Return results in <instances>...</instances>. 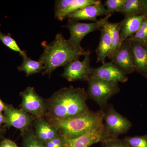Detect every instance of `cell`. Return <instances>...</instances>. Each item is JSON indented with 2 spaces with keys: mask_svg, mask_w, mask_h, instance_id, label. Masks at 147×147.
<instances>
[{
  "mask_svg": "<svg viewBox=\"0 0 147 147\" xmlns=\"http://www.w3.org/2000/svg\"><path fill=\"white\" fill-rule=\"evenodd\" d=\"M41 44L44 49L39 59L44 66L42 74L49 76L58 67L65 66L72 61L79 60L81 56L90 53L83 48H76L62 33L56 35L55 39L50 43L44 41Z\"/></svg>",
  "mask_w": 147,
  "mask_h": 147,
  "instance_id": "obj_2",
  "label": "cell"
},
{
  "mask_svg": "<svg viewBox=\"0 0 147 147\" xmlns=\"http://www.w3.org/2000/svg\"><path fill=\"white\" fill-rule=\"evenodd\" d=\"M6 131V129L3 126H0V142L4 138L5 134Z\"/></svg>",
  "mask_w": 147,
  "mask_h": 147,
  "instance_id": "obj_32",
  "label": "cell"
},
{
  "mask_svg": "<svg viewBox=\"0 0 147 147\" xmlns=\"http://www.w3.org/2000/svg\"><path fill=\"white\" fill-rule=\"evenodd\" d=\"M106 24L100 30L101 35L100 41L96 50L97 63L100 62L102 64L105 63V59L108 57L112 49L111 36L106 28Z\"/></svg>",
  "mask_w": 147,
  "mask_h": 147,
  "instance_id": "obj_17",
  "label": "cell"
},
{
  "mask_svg": "<svg viewBox=\"0 0 147 147\" xmlns=\"http://www.w3.org/2000/svg\"><path fill=\"white\" fill-rule=\"evenodd\" d=\"M87 92L72 86L55 92L46 101V119L65 120L84 115L90 111L87 104Z\"/></svg>",
  "mask_w": 147,
  "mask_h": 147,
  "instance_id": "obj_1",
  "label": "cell"
},
{
  "mask_svg": "<svg viewBox=\"0 0 147 147\" xmlns=\"http://www.w3.org/2000/svg\"><path fill=\"white\" fill-rule=\"evenodd\" d=\"M91 76L118 83H125L128 80L126 74L112 61L105 62L96 68L92 67Z\"/></svg>",
  "mask_w": 147,
  "mask_h": 147,
  "instance_id": "obj_12",
  "label": "cell"
},
{
  "mask_svg": "<svg viewBox=\"0 0 147 147\" xmlns=\"http://www.w3.org/2000/svg\"><path fill=\"white\" fill-rule=\"evenodd\" d=\"M19 94L22 98L21 109L35 118H45L47 112L46 101L37 93L34 88L27 87Z\"/></svg>",
  "mask_w": 147,
  "mask_h": 147,
  "instance_id": "obj_7",
  "label": "cell"
},
{
  "mask_svg": "<svg viewBox=\"0 0 147 147\" xmlns=\"http://www.w3.org/2000/svg\"><path fill=\"white\" fill-rule=\"evenodd\" d=\"M45 147H64L62 138L60 135L45 144Z\"/></svg>",
  "mask_w": 147,
  "mask_h": 147,
  "instance_id": "obj_29",
  "label": "cell"
},
{
  "mask_svg": "<svg viewBox=\"0 0 147 147\" xmlns=\"http://www.w3.org/2000/svg\"></svg>",
  "mask_w": 147,
  "mask_h": 147,
  "instance_id": "obj_35",
  "label": "cell"
},
{
  "mask_svg": "<svg viewBox=\"0 0 147 147\" xmlns=\"http://www.w3.org/2000/svg\"><path fill=\"white\" fill-rule=\"evenodd\" d=\"M90 53L85 56L84 60L72 61L64 66V71L61 76L69 82L87 81L91 76L90 66Z\"/></svg>",
  "mask_w": 147,
  "mask_h": 147,
  "instance_id": "obj_9",
  "label": "cell"
},
{
  "mask_svg": "<svg viewBox=\"0 0 147 147\" xmlns=\"http://www.w3.org/2000/svg\"><path fill=\"white\" fill-rule=\"evenodd\" d=\"M106 28L110 33L112 40V49L108 58L110 60L121 45L120 36L119 23H112L108 22L106 24Z\"/></svg>",
  "mask_w": 147,
  "mask_h": 147,
  "instance_id": "obj_20",
  "label": "cell"
},
{
  "mask_svg": "<svg viewBox=\"0 0 147 147\" xmlns=\"http://www.w3.org/2000/svg\"><path fill=\"white\" fill-rule=\"evenodd\" d=\"M21 134L23 137V147H45V144L37 138L33 127Z\"/></svg>",
  "mask_w": 147,
  "mask_h": 147,
  "instance_id": "obj_22",
  "label": "cell"
},
{
  "mask_svg": "<svg viewBox=\"0 0 147 147\" xmlns=\"http://www.w3.org/2000/svg\"><path fill=\"white\" fill-rule=\"evenodd\" d=\"M146 17L143 14L126 16L122 21L119 23L121 44L135 34Z\"/></svg>",
  "mask_w": 147,
  "mask_h": 147,
  "instance_id": "obj_15",
  "label": "cell"
},
{
  "mask_svg": "<svg viewBox=\"0 0 147 147\" xmlns=\"http://www.w3.org/2000/svg\"><path fill=\"white\" fill-rule=\"evenodd\" d=\"M23 62L21 65L18 67L19 71L25 72L26 76H31L43 71L44 66L40 61L34 60L28 57L27 55L22 57Z\"/></svg>",
  "mask_w": 147,
  "mask_h": 147,
  "instance_id": "obj_19",
  "label": "cell"
},
{
  "mask_svg": "<svg viewBox=\"0 0 147 147\" xmlns=\"http://www.w3.org/2000/svg\"><path fill=\"white\" fill-rule=\"evenodd\" d=\"M1 25L0 24V40L7 47L14 52L19 53L21 56L26 55V52L21 50L16 40L11 37L10 34H5L1 30Z\"/></svg>",
  "mask_w": 147,
  "mask_h": 147,
  "instance_id": "obj_23",
  "label": "cell"
},
{
  "mask_svg": "<svg viewBox=\"0 0 147 147\" xmlns=\"http://www.w3.org/2000/svg\"><path fill=\"white\" fill-rule=\"evenodd\" d=\"M33 127L37 138L44 144L59 135L57 129L45 118H36Z\"/></svg>",
  "mask_w": 147,
  "mask_h": 147,
  "instance_id": "obj_16",
  "label": "cell"
},
{
  "mask_svg": "<svg viewBox=\"0 0 147 147\" xmlns=\"http://www.w3.org/2000/svg\"><path fill=\"white\" fill-rule=\"evenodd\" d=\"M88 97L96 102L101 110L108 106V101L113 96L119 92V83L109 82L95 77H90L88 81Z\"/></svg>",
  "mask_w": 147,
  "mask_h": 147,
  "instance_id": "obj_4",
  "label": "cell"
},
{
  "mask_svg": "<svg viewBox=\"0 0 147 147\" xmlns=\"http://www.w3.org/2000/svg\"><path fill=\"white\" fill-rule=\"evenodd\" d=\"M127 40L130 44L136 71L147 78V42L137 40Z\"/></svg>",
  "mask_w": 147,
  "mask_h": 147,
  "instance_id": "obj_14",
  "label": "cell"
},
{
  "mask_svg": "<svg viewBox=\"0 0 147 147\" xmlns=\"http://www.w3.org/2000/svg\"><path fill=\"white\" fill-rule=\"evenodd\" d=\"M101 2L99 0H74V1L67 8L63 10L55 11V17L62 21L66 18L69 14L83 8L87 6L100 4Z\"/></svg>",
  "mask_w": 147,
  "mask_h": 147,
  "instance_id": "obj_18",
  "label": "cell"
},
{
  "mask_svg": "<svg viewBox=\"0 0 147 147\" xmlns=\"http://www.w3.org/2000/svg\"><path fill=\"white\" fill-rule=\"evenodd\" d=\"M3 112L5 121L3 126L6 129L13 127L20 130L22 134L33 127L36 118L21 108L17 109L11 104H6Z\"/></svg>",
  "mask_w": 147,
  "mask_h": 147,
  "instance_id": "obj_8",
  "label": "cell"
},
{
  "mask_svg": "<svg viewBox=\"0 0 147 147\" xmlns=\"http://www.w3.org/2000/svg\"><path fill=\"white\" fill-rule=\"evenodd\" d=\"M6 106V104L0 98V112L2 113L4 110Z\"/></svg>",
  "mask_w": 147,
  "mask_h": 147,
  "instance_id": "obj_33",
  "label": "cell"
},
{
  "mask_svg": "<svg viewBox=\"0 0 147 147\" xmlns=\"http://www.w3.org/2000/svg\"><path fill=\"white\" fill-rule=\"evenodd\" d=\"M127 40H137L142 42H147V17L144 20L139 28L138 31L133 36Z\"/></svg>",
  "mask_w": 147,
  "mask_h": 147,
  "instance_id": "obj_25",
  "label": "cell"
},
{
  "mask_svg": "<svg viewBox=\"0 0 147 147\" xmlns=\"http://www.w3.org/2000/svg\"><path fill=\"white\" fill-rule=\"evenodd\" d=\"M123 139L129 147H147V134L142 136L127 137Z\"/></svg>",
  "mask_w": 147,
  "mask_h": 147,
  "instance_id": "obj_24",
  "label": "cell"
},
{
  "mask_svg": "<svg viewBox=\"0 0 147 147\" xmlns=\"http://www.w3.org/2000/svg\"><path fill=\"white\" fill-rule=\"evenodd\" d=\"M5 119L3 114L0 112V126H3L5 123Z\"/></svg>",
  "mask_w": 147,
  "mask_h": 147,
  "instance_id": "obj_34",
  "label": "cell"
},
{
  "mask_svg": "<svg viewBox=\"0 0 147 147\" xmlns=\"http://www.w3.org/2000/svg\"><path fill=\"white\" fill-rule=\"evenodd\" d=\"M110 14L102 4L87 6L69 14L66 18L71 20H88L96 22L98 16Z\"/></svg>",
  "mask_w": 147,
  "mask_h": 147,
  "instance_id": "obj_13",
  "label": "cell"
},
{
  "mask_svg": "<svg viewBox=\"0 0 147 147\" xmlns=\"http://www.w3.org/2000/svg\"><path fill=\"white\" fill-rule=\"evenodd\" d=\"M101 147H129L123 139L109 137L101 142Z\"/></svg>",
  "mask_w": 147,
  "mask_h": 147,
  "instance_id": "obj_26",
  "label": "cell"
},
{
  "mask_svg": "<svg viewBox=\"0 0 147 147\" xmlns=\"http://www.w3.org/2000/svg\"><path fill=\"white\" fill-rule=\"evenodd\" d=\"M111 60L126 75L136 71L133 54L128 40L121 44Z\"/></svg>",
  "mask_w": 147,
  "mask_h": 147,
  "instance_id": "obj_11",
  "label": "cell"
},
{
  "mask_svg": "<svg viewBox=\"0 0 147 147\" xmlns=\"http://www.w3.org/2000/svg\"><path fill=\"white\" fill-rule=\"evenodd\" d=\"M0 147H18L16 143L12 140L4 138L0 142Z\"/></svg>",
  "mask_w": 147,
  "mask_h": 147,
  "instance_id": "obj_30",
  "label": "cell"
},
{
  "mask_svg": "<svg viewBox=\"0 0 147 147\" xmlns=\"http://www.w3.org/2000/svg\"><path fill=\"white\" fill-rule=\"evenodd\" d=\"M109 137L103 128L93 129L73 139L61 137L64 147H90L96 143H101Z\"/></svg>",
  "mask_w": 147,
  "mask_h": 147,
  "instance_id": "obj_10",
  "label": "cell"
},
{
  "mask_svg": "<svg viewBox=\"0 0 147 147\" xmlns=\"http://www.w3.org/2000/svg\"><path fill=\"white\" fill-rule=\"evenodd\" d=\"M104 111H90L76 117L65 120L46 119L57 130L61 137L71 139L93 129L104 128Z\"/></svg>",
  "mask_w": 147,
  "mask_h": 147,
  "instance_id": "obj_3",
  "label": "cell"
},
{
  "mask_svg": "<svg viewBox=\"0 0 147 147\" xmlns=\"http://www.w3.org/2000/svg\"><path fill=\"white\" fill-rule=\"evenodd\" d=\"M74 1V0H58L55 3V11L63 10L67 8Z\"/></svg>",
  "mask_w": 147,
  "mask_h": 147,
  "instance_id": "obj_28",
  "label": "cell"
},
{
  "mask_svg": "<svg viewBox=\"0 0 147 147\" xmlns=\"http://www.w3.org/2000/svg\"><path fill=\"white\" fill-rule=\"evenodd\" d=\"M125 1L126 0H107L105 1L104 5L108 12L113 13L115 11L119 12Z\"/></svg>",
  "mask_w": 147,
  "mask_h": 147,
  "instance_id": "obj_27",
  "label": "cell"
},
{
  "mask_svg": "<svg viewBox=\"0 0 147 147\" xmlns=\"http://www.w3.org/2000/svg\"><path fill=\"white\" fill-rule=\"evenodd\" d=\"M119 12L125 16L142 15L141 0H126L124 4Z\"/></svg>",
  "mask_w": 147,
  "mask_h": 147,
  "instance_id": "obj_21",
  "label": "cell"
},
{
  "mask_svg": "<svg viewBox=\"0 0 147 147\" xmlns=\"http://www.w3.org/2000/svg\"><path fill=\"white\" fill-rule=\"evenodd\" d=\"M143 15L147 17V0H141Z\"/></svg>",
  "mask_w": 147,
  "mask_h": 147,
  "instance_id": "obj_31",
  "label": "cell"
},
{
  "mask_svg": "<svg viewBox=\"0 0 147 147\" xmlns=\"http://www.w3.org/2000/svg\"><path fill=\"white\" fill-rule=\"evenodd\" d=\"M113 13H110L96 22L91 23H81L78 21L68 19L67 24L63 26L68 29L70 32L69 40L78 49H82L81 42L84 37L92 32L100 30L108 22Z\"/></svg>",
  "mask_w": 147,
  "mask_h": 147,
  "instance_id": "obj_5",
  "label": "cell"
},
{
  "mask_svg": "<svg viewBox=\"0 0 147 147\" xmlns=\"http://www.w3.org/2000/svg\"><path fill=\"white\" fill-rule=\"evenodd\" d=\"M103 111L104 128L106 133L110 137H118L127 133L131 128L130 121L117 112L111 104Z\"/></svg>",
  "mask_w": 147,
  "mask_h": 147,
  "instance_id": "obj_6",
  "label": "cell"
}]
</instances>
